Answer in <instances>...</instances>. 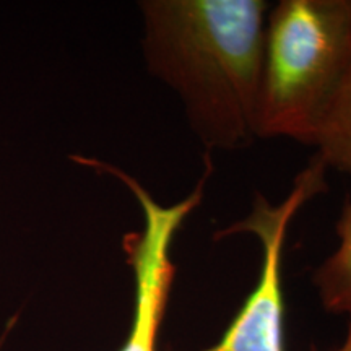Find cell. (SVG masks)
I'll list each match as a JSON object with an SVG mask.
<instances>
[{"label": "cell", "instance_id": "cell-7", "mask_svg": "<svg viewBox=\"0 0 351 351\" xmlns=\"http://www.w3.org/2000/svg\"><path fill=\"white\" fill-rule=\"evenodd\" d=\"M333 351H351V322H350V326H348V332H346L345 341L339 346V348L333 350Z\"/></svg>", "mask_w": 351, "mask_h": 351}, {"label": "cell", "instance_id": "cell-6", "mask_svg": "<svg viewBox=\"0 0 351 351\" xmlns=\"http://www.w3.org/2000/svg\"><path fill=\"white\" fill-rule=\"evenodd\" d=\"M314 147L327 168L351 174V64Z\"/></svg>", "mask_w": 351, "mask_h": 351}, {"label": "cell", "instance_id": "cell-1", "mask_svg": "<svg viewBox=\"0 0 351 351\" xmlns=\"http://www.w3.org/2000/svg\"><path fill=\"white\" fill-rule=\"evenodd\" d=\"M148 69L178 95L208 150H241L257 138L263 0H147Z\"/></svg>", "mask_w": 351, "mask_h": 351}, {"label": "cell", "instance_id": "cell-2", "mask_svg": "<svg viewBox=\"0 0 351 351\" xmlns=\"http://www.w3.org/2000/svg\"><path fill=\"white\" fill-rule=\"evenodd\" d=\"M351 64V0H282L267 19L257 137L315 145Z\"/></svg>", "mask_w": 351, "mask_h": 351}, {"label": "cell", "instance_id": "cell-4", "mask_svg": "<svg viewBox=\"0 0 351 351\" xmlns=\"http://www.w3.org/2000/svg\"><path fill=\"white\" fill-rule=\"evenodd\" d=\"M85 165L99 166L117 176L142 207L143 230L125 234L122 243L134 274L135 293L130 330L119 351H158V337L176 276V265L169 256L171 245L186 218L200 205L205 182L210 178V163L194 191L169 207L156 202L147 189L122 171L91 160H86Z\"/></svg>", "mask_w": 351, "mask_h": 351}, {"label": "cell", "instance_id": "cell-3", "mask_svg": "<svg viewBox=\"0 0 351 351\" xmlns=\"http://www.w3.org/2000/svg\"><path fill=\"white\" fill-rule=\"evenodd\" d=\"M326 165L317 158L298 176L282 204L257 195L252 212L218 236L251 232L262 245V267L256 288L245 298L218 343L200 351H285L283 341V245L288 226L302 205L327 191Z\"/></svg>", "mask_w": 351, "mask_h": 351}, {"label": "cell", "instance_id": "cell-5", "mask_svg": "<svg viewBox=\"0 0 351 351\" xmlns=\"http://www.w3.org/2000/svg\"><path fill=\"white\" fill-rule=\"evenodd\" d=\"M339 247L314 271L313 282L326 311L351 315V200L337 223Z\"/></svg>", "mask_w": 351, "mask_h": 351}]
</instances>
